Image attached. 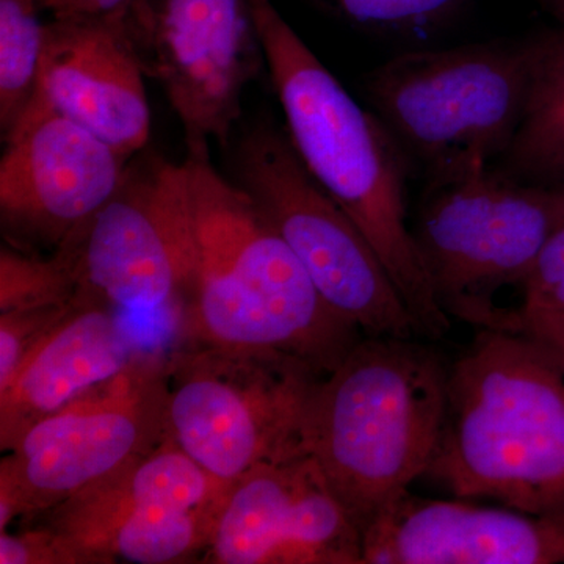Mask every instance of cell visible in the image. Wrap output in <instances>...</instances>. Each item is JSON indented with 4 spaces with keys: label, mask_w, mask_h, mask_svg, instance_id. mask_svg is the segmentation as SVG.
Listing matches in <instances>:
<instances>
[{
    "label": "cell",
    "mask_w": 564,
    "mask_h": 564,
    "mask_svg": "<svg viewBox=\"0 0 564 564\" xmlns=\"http://www.w3.org/2000/svg\"><path fill=\"white\" fill-rule=\"evenodd\" d=\"M132 0H40L55 20L62 18H101L122 13Z\"/></svg>",
    "instance_id": "obj_26"
},
{
    "label": "cell",
    "mask_w": 564,
    "mask_h": 564,
    "mask_svg": "<svg viewBox=\"0 0 564 564\" xmlns=\"http://www.w3.org/2000/svg\"><path fill=\"white\" fill-rule=\"evenodd\" d=\"M232 485L165 436L154 451L41 514L84 564L193 562L210 543Z\"/></svg>",
    "instance_id": "obj_12"
},
{
    "label": "cell",
    "mask_w": 564,
    "mask_h": 564,
    "mask_svg": "<svg viewBox=\"0 0 564 564\" xmlns=\"http://www.w3.org/2000/svg\"><path fill=\"white\" fill-rule=\"evenodd\" d=\"M76 282L61 256L50 258L11 245L0 250V313L65 304L76 299Z\"/></svg>",
    "instance_id": "obj_20"
},
{
    "label": "cell",
    "mask_w": 564,
    "mask_h": 564,
    "mask_svg": "<svg viewBox=\"0 0 564 564\" xmlns=\"http://www.w3.org/2000/svg\"><path fill=\"white\" fill-rule=\"evenodd\" d=\"M0 564H84L76 549L52 530L36 524L21 532H0Z\"/></svg>",
    "instance_id": "obj_23"
},
{
    "label": "cell",
    "mask_w": 564,
    "mask_h": 564,
    "mask_svg": "<svg viewBox=\"0 0 564 564\" xmlns=\"http://www.w3.org/2000/svg\"><path fill=\"white\" fill-rule=\"evenodd\" d=\"M459 0H333L345 20L373 31H419L436 25L456 9Z\"/></svg>",
    "instance_id": "obj_21"
},
{
    "label": "cell",
    "mask_w": 564,
    "mask_h": 564,
    "mask_svg": "<svg viewBox=\"0 0 564 564\" xmlns=\"http://www.w3.org/2000/svg\"><path fill=\"white\" fill-rule=\"evenodd\" d=\"M563 218L564 184L521 181L496 165L429 180L411 231L441 310L502 329L494 295L522 289Z\"/></svg>",
    "instance_id": "obj_6"
},
{
    "label": "cell",
    "mask_w": 564,
    "mask_h": 564,
    "mask_svg": "<svg viewBox=\"0 0 564 564\" xmlns=\"http://www.w3.org/2000/svg\"><path fill=\"white\" fill-rule=\"evenodd\" d=\"M54 252L80 299L180 317L195 267L187 166L139 152L109 202Z\"/></svg>",
    "instance_id": "obj_10"
},
{
    "label": "cell",
    "mask_w": 564,
    "mask_h": 564,
    "mask_svg": "<svg viewBox=\"0 0 564 564\" xmlns=\"http://www.w3.org/2000/svg\"><path fill=\"white\" fill-rule=\"evenodd\" d=\"M447 375L413 339L364 336L315 386L303 448L362 534L429 473L443 433Z\"/></svg>",
    "instance_id": "obj_4"
},
{
    "label": "cell",
    "mask_w": 564,
    "mask_h": 564,
    "mask_svg": "<svg viewBox=\"0 0 564 564\" xmlns=\"http://www.w3.org/2000/svg\"><path fill=\"white\" fill-rule=\"evenodd\" d=\"M202 563L362 564V533L307 454L232 484Z\"/></svg>",
    "instance_id": "obj_14"
},
{
    "label": "cell",
    "mask_w": 564,
    "mask_h": 564,
    "mask_svg": "<svg viewBox=\"0 0 564 564\" xmlns=\"http://www.w3.org/2000/svg\"><path fill=\"white\" fill-rule=\"evenodd\" d=\"M554 2L564 3V0H554Z\"/></svg>",
    "instance_id": "obj_28"
},
{
    "label": "cell",
    "mask_w": 564,
    "mask_h": 564,
    "mask_svg": "<svg viewBox=\"0 0 564 564\" xmlns=\"http://www.w3.org/2000/svg\"><path fill=\"white\" fill-rule=\"evenodd\" d=\"M144 77L126 32L124 11L101 18H52L33 99L132 159L147 150L151 135Z\"/></svg>",
    "instance_id": "obj_15"
},
{
    "label": "cell",
    "mask_w": 564,
    "mask_h": 564,
    "mask_svg": "<svg viewBox=\"0 0 564 564\" xmlns=\"http://www.w3.org/2000/svg\"><path fill=\"white\" fill-rule=\"evenodd\" d=\"M322 375L280 352L182 343L166 355V436L232 485L306 454L304 419Z\"/></svg>",
    "instance_id": "obj_7"
},
{
    "label": "cell",
    "mask_w": 564,
    "mask_h": 564,
    "mask_svg": "<svg viewBox=\"0 0 564 564\" xmlns=\"http://www.w3.org/2000/svg\"><path fill=\"white\" fill-rule=\"evenodd\" d=\"M165 436L166 355L148 350L14 441L0 462V532L109 480Z\"/></svg>",
    "instance_id": "obj_9"
},
{
    "label": "cell",
    "mask_w": 564,
    "mask_h": 564,
    "mask_svg": "<svg viewBox=\"0 0 564 564\" xmlns=\"http://www.w3.org/2000/svg\"><path fill=\"white\" fill-rule=\"evenodd\" d=\"M252 9L293 150L380 256L421 336L441 339L451 329V317L437 304L408 225L406 155L272 0H252Z\"/></svg>",
    "instance_id": "obj_3"
},
{
    "label": "cell",
    "mask_w": 564,
    "mask_h": 564,
    "mask_svg": "<svg viewBox=\"0 0 564 564\" xmlns=\"http://www.w3.org/2000/svg\"><path fill=\"white\" fill-rule=\"evenodd\" d=\"M511 332L532 334L538 339H547L564 332V278L543 299L527 306H519L511 315L508 328Z\"/></svg>",
    "instance_id": "obj_24"
},
{
    "label": "cell",
    "mask_w": 564,
    "mask_h": 564,
    "mask_svg": "<svg viewBox=\"0 0 564 564\" xmlns=\"http://www.w3.org/2000/svg\"><path fill=\"white\" fill-rule=\"evenodd\" d=\"M234 182L289 245L325 303L362 336H421L380 256L307 172L288 133L256 122L232 155Z\"/></svg>",
    "instance_id": "obj_8"
},
{
    "label": "cell",
    "mask_w": 564,
    "mask_h": 564,
    "mask_svg": "<svg viewBox=\"0 0 564 564\" xmlns=\"http://www.w3.org/2000/svg\"><path fill=\"white\" fill-rule=\"evenodd\" d=\"M563 358H564V356H563Z\"/></svg>",
    "instance_id": "obj_29"
},
{
    "label": "cell",
    "mask_w": 564,
    "mask_h": 564,
    "mask_svg": "<svg viewBox=\"0 0 564 564\" xmlns=\"http://www.w3.org/2000/svg\"><path fill=\"white\" fill-rule=\"evenodd\" d=\"M74 302L0 313V392L6 391L25 359L69 313Z\"/></svg>",
    "instance_id": "obj_22"
},
{
    "label": "cell",
    "mask_w": 564,
    "mask_h": 564,
    "mask_svg": "<svg viewBox=\"0 0 564 564\" xmlns=\"http://www.w3.org/2000/svg\"><path fill=\"white\" fill-rule=\"evenodd\" d=\"M124 25L181 121L188 154L228 148L245 90L267 66L252 0H132Z\"/></svg>",
    "instance_id": "obj_11"
},
{
    "label": "cell",
    "mask_w": 564,
    "mask_h": 564,
    "mask_svg": "<svg viewBox=\"0 0 564 564\" xmlns=\"http://www.w3.org/2000/svg\"><path fill=\"white\" fill-rule=\"evenodd\" d=\"M362 564H564V519L406 491L364 532Z\"/></svg>",
    "instance_id": "obj_16"
},
{
    "label": "cell",
    "mask_w": 564,
    "mask_h": 564,
    "mask_svg": "<svg viewBox=\"0 0 564 564\" xmlns=\"http://www.w3.org/2000/svg\"><path fill=\"white\" fill-rule=\"evenodd\" d=\"M209 154L184 161L195 267L182 343L280 352L325 377L362 334L325 303L273 223Z\"/></svg>",
    "instance_id": "obj_1"
},
{
    "label": "cell",
    "mask_w": 564,
    "mask_h": 564,
    "mask_svg": "<svg viewBox=\"0 0 564 564\" xmlns=\"http://www.w3.org/2000/svg\"><path fill=\"white\" fill-rule=\"evenodd\" d=\"M2 140L0 223L22 251L57 250L109 202L131 162L36 99Z\"/></svg>",
    "instance_id": "obj_13"
},
{
    "label": "cell",
    "mask_w": 564,
    "mask_h": 564,
    "mask_svg": "<svg viewBox=\"0 0 564 564\" xmlns=\"http://www.w3.org/2000/svg\"><path fill=\"white\" fill-rule=\"evenodd\" d=\"M40 0H0V129L20 121L39 88L47 22Z\"/></svg>",
    "instance_id": "obj_19"
},
{
    "label": "cell",
    "mask_w": 564,
    "mask_h": 564,
    "mask_svg": "<svg viewBox=\"0 0 564 564\" xmlns=\"http://www.w3.org/2000/svg\"><path fill=\"white\" fill-rule=\"evenodd\" d=\"M564 278V218L545 242L532 272L522 285L521 306L538 302Z\"/></svg>",
    "instance_id": "obj_25"
},
{
    "label": "cell",
    "mask_w": 564,
    "mask_h": 564,
    "mask_svg": "<svg viewBox=\"0 0 564 564\" xmlns=\"http://www.w3.org/2000/svg\"><path fill=\"white\" fill-rule=\"evenodd\" d=\"M430 477L459 499L564 519V358L524 332L484 328L447 375Z\"/></svg>",
    "instance_id": "obj_2"
},
{
    "label": "cell",
    "mask_w": 564,
    "mask_h": 564,
    "mask_svg": "<svg viewBox=\"0 0 564 564\" xmlns=\"http://www.w3.org/2000/svg\"><path fill=\"white\" fill-rule=\"evenodd\" d=\"M500 169L534 184H564V31L536 36L532 88Z\"/></svg>",
    "instance_id": "obj_18"
},
{
    "label": "cell",
    "mask_w": 564,
    "mask_h": 564,
    "mask_svg": "<svg viewBox=\"0 0 564 564\" xmlns=\"http://www.w3.org/2000/svg\"><path fill=\"white\" fill-rule=\"evenodd\" d=\"M536 39L397 55L370 70L367 99L429 180L496 165L521 124Z\"/></svg>",
    "instance_id": "obj_5"
},
{
    "label": "cell",
    "mask_w": 564,
    "mask_h": 564,
    "mask_svg": "<svg viewBox=\"0 0 564 564\" xmlns=\"http://www.w3.org/2000/svg\"><path fill=\"white\" fill-rule=\"evenodd\" d=\"M532 336V334H530ZM543 343L551 345L554 347L560 355L564 356V332L555 334V336L547 337V339H541Z\"/></svg>",
    "instance_id": "obj_27"
},
{
    "label": "cell",
    "mask_w": 564,
    "mask_h": 564,
    "mask_svg": "<svg viewBox=\"0 0 564 564\" xmlns=\"http://www.w3.org/2000/svg\"><path fill=\"white\" fill-rule=\"evenodd\" d=\"M122 313L76 295L73 307L0 392V451L85 392L117 377L150 350Z\"/></svg>",
    "instance_id": "obj_17"
}]
</instances>
